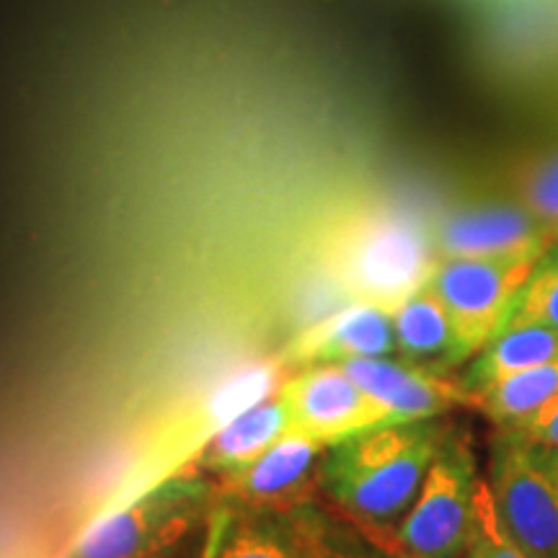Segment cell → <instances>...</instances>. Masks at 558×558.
Listing matches in <instances>:
<instances>
[{
	"mask_svg": "<svg viewBox=\"0 0 558 558\" xmlns=\"http://www.w3.org/2000/svg\"><path fill=\"white\" fill-rule=\"evenodd\" d=\"M450 432L452 424L439 416L383 424L339 439L320 458V494L365 533H388L414 505Z\"/></svg>",
	"mask_w": 558,
	"mask_h": 558,
	"instance_id": "cell-1",
	"label": "cell"
},
{
	"mask_svg": "<svg viewBox=\"0 0 558 558\" xmlns=\"http://www.w3.org/2000/svg\"><path fill=\"white\" fill-rule=\"evenodd\" d=\"M331 264L349 298L393 311L427 284L437 251L432 233L414 218L375 209L339 230Z\"/></svg>",
	"mask_w": 558,
	"mask_h": 558,
	"instance_id": "cell-2",
	"label": "cell"
},
{
	"mask_svg": "<svg viewBox=\"0 0 558 558\" xmlns=\"http://www.w3.org/2000/svg\"><path fill=\"white\" fill-rule=\"evenodd\" d=\"M481 478L471 437L452 427L399 525L367 535L409 558H463Z\"/></svg>",
	"mask_w": 558,
	"mask_h": 558,
	"instance_id": "cell-3",
	"label": "cell"
},
{
	"mask_svg": "<svg viewBox=\"0 0 558 558\" xmlns=\"http://www.w3.org/2000/svg\"><path fill=\"white\" fill-rule=\"evenodd\" d=\"M215 505V484L179 473L96 520L70 558H171Z\"/></svg>",
	"mask_w": 558,
	"mask_h": 558,
	"instance_id": "cell-4",
	"label": "cell"
},
{
	"mask_svg": "<svg viewBox=\"0 0 558 558\" xmlns=\"http://www.w3.org/2000/svg\"><path fill=\"white\" fill-rule=\"evenodd\" d=\"M486 484L527 558H558V448L497 429Z\"/></svg>",
	"mask_w": 558,
	"mask_h": 558,
	"instance_id": "cell-5",
	"label": "cell"
},
{
	"mask_svg": "<svg viewBox=\"0 0 558 558\" xmlns=\"http://www.w3.org/2000/svg\"><path fill=\"white\" fill-rule=\"evenodd\" d=\"M533 264L520 259H437L427 284L448 311L469 362L505 331Z\"/></svg>",
	"mask_w": 558,
	"mask_h": 558,
	"instance_id": "cell-6",
	"label": "cell"
},
{
	"mask_svg": "<svg viewBox=\"0 0 558 558\" xmlns=\"http://www.w3.org/2000/svg\"><path fill=\"white\" fill-rule=\"evenodd\" d=\"M329 445L290 429L246 469L215 478V505L246 512H279L311 505L318 488L320 458Z\"/></svg>",
	"mask_w": 558,
	"mask_h": 558,
	"instance_id": "cell-7",
	"label": "cell"
},
{
	"mask_svg": "<svg viewBox=\"0 0 558 558\" xmlns=\"http://www.w3.org/2000/svg\"><path fill=\"white\" fill-rule=\"evenodd\" d=\"M556 233L518 199H486L450 209L432 230L437 259L538 262Z\"/></svg>",
	"mask_w": 558,
	"mask_h": 558,
	"instance_id": "cell-8",
	"label": "cell"
},
{
	"mask_svg": "<svg viewBox=\"0 0 558 558\" xmlns=\"http://www.w3.org/2000/svg\"><path fill=\"white\" fill-rule=\"evenodd\" d=\"M290 414V429L333 445L388 424L378 403L341 365H305L277 388Z\"/></svg>",
	"mask_w": 558,
	"mask_h": 558,
	"instance_id": "cell-9",
	"label": "cell"
},
{
	"mask_svg": "<svg viewBox=\"0 0 558 558\" xmlns=\"http://www.w3.org/2000/svg\"><path fill=\"white\" fill-rule=\"evenodd\" d=\"M354 383L378 403L388 424L448 416L456 409H476L463 383L401 357H365L341 362Z\"/></svg>",
	"mask_w": 558,
	"mask_h": 558,
	"instance_id": "cell-10",
	"label": "cell"
},
{
	"mask_svg": "<svg viewBox=\"0 0 558 558\" xmlns=\"http://www.w3.org/2000/svg\"><path fill=\"white\" fill-rule=\"evenodd\" d=\"M396 357L393 313L352 300L347 308L318 320L292 347L298 365H341L349 360Z\"/></svg>",
	"mask_w": 558,
	"mask_h": 558,
	"instance_id": "cell-11",
	"label": "cell"
},
{
	"mask_svg": "<svg viewBox=\"0 0 558 558\" xmlns=\"http://www.w3.org/2000/svg\"><path fill=\"white\" fill-rule=\"evenodd\" d=\"M390 313L396 329V357L445 375L469 362L448 311L429 284L411 292Z\"/></svg>",
	"mask_w": 558,
	"mask_h": 558,
	"instance_id": "cell-12",
	"label": "cell"
},
{
	"mask_svg": "<svg viewBox=\"0 0 558 558\" xmlns=\"http://www.w3.org/2000/svg\"><path fill=\"white\" fill-rule=\"evenodd\" d=\"M290 432V414L279 390L264 401L251 403L239 416L230 418L218 435L207 442L197 460L199 473H213L215 478L228 476L262 458L279 437Z\"/></svg>",
	"mask_w": 558,
	"mask_h": 558,
	"instance_id": "cell-13",
	"label": "cell"
},
{
	"mask_svg": "<svg viewBox=\"0 0 558 558\" xmlns=\"http://www.w3.org/2000/svg\"><path fill=\"white\" fill-rule=\"evenodd\" d=\"M205 558H311V554L290 514L222 507V525Z\"/></svg>",
	"mask_w": 558,
	"mask_h": 558,
	"instance_id": "cell-14",
	"label": "cell"
},
{
	"mask_svg": "<svg viewBox=\"0 0 558 558\" xmlns=\"http://www.w3.org/2000/svg\"><path fill=\"white\" fill-rule=\"evenodd\" d=\"M550 360H558V329H550V326H509L469 362L465 373L460 375V383L465 390L476 393L488 383Z\"/></svg>",
	"mask_w": 558,
	"mask_h": 558,
	"instance_id": "cell-15",
	"label": "cell"
},
{
	"mask_svg": "<svg viewBox=\"0 0 558 558\" xmlns=\"http://www.w3.org/2000/svg\"><path fill=\"white\" fill-rule=\"evenodd\" d=\"M558 396V360L520 369L473 393L476 411L497 429H514Z\"/></svg>",
	"mask_w": 558,
	"mask_h": 558,
	"instance_id": "cell-16",
	"label": "cell"
},
{
	"mask_svg": "<svg viewBox=\"0 0 558 558\" xmlns=\"http://www.w3.org/2000/svg\"><path fill=\"white\" fill-rule=\"evenodd\" d=\"M288 514L295 522L311 558H396L393 550L362 533L333 507L311 501Z\"/></svg>",
	"mask_w": 558,
	"mask_h": 558,
	"instance_id": "cell-17",
	"label": "cell"
},
{
	"mask_svg": "<svg viewBox=\"0 0 558 558\" xmlns=\"http://www.w3.org/2000/svg\"><path fill=\"white\" fill-rule=\"evenodd\" d=\"M512 194L558 239V145L514 166Z\"/></svg>",
	"mask_w": 558,
	"mask_h": 558,
	"instance_id": "cell-18",
	"label": "cell"
},
{
	"mask_svg": "<svg viewBox=\"0 0 558 558\" xmlns=\"http://www.w3.org/2000/svg\"><path fill=\"white\" fill-rule=\"evenodd\" d=\"M509 326H550L558 329V241L543 251L514 300Z\"/></svg>",
	"mask_w": 558,
	"mask_h": 558,
	"instance_id": "cell-19",
	"label": "cell"
},
{
	"mask_svg": "<svg viewBox=\"0 0 558 558\" xmlns=\"http://www.w3.org/2000/svg\"><path fill=\"white\" fill-rule=\"evenodd\" d=\"M463 558H527L525 550L512 541V535L501 525L486 476L481 478L476 492V507H473L471 533Z\"/></svg>",
	"mask_w": 558,
	"mask_h": 558,
	"instance_id": "cell-20",
	"label": "cell"
},
{
	"mask_svg": "<svg viewBox=\"0 0 558 558\" xmlns=\"http://www.w3.org/2000/svg\"><path fill=\"white\" fill-rule=\"evenodd\" d=\"M509 432V435H518L525 439H533V442L550 445V448H558V396L550 403H546L538 414L530 416L525 424L514 429H499Z\"/></svg>",
	"mask_w": 558,
	"mask_h": 558,
	"instance_id": "cell-21",
	"label": "cell"
},
{
	"mask_svg": "<svg viewBox=\"0 0 558 558\" xmlns=\"http://www.w3.org/2000/svg\"><path fill=\"white\" fill-rule=\"evenodd\" d=\"M380 543V541H378ZM388 548V546H386ZM393 554H396V550H393ZM396 558H409V556H401V554H396Z\"/></svg>",
	"mask_w": 558,
	"mask_h": 558,
	"instance_id": "cell-22",
	"label": "cell"
}]
</instances>
